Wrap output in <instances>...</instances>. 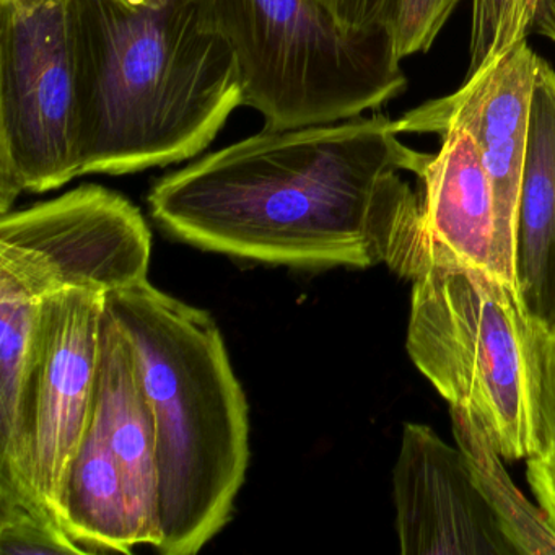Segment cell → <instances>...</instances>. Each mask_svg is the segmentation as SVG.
I'll return each instance as SVG.
<instances>
[{"mask_svg": "<svg viewBox=\"0 0 555 555\" xmlns=\"http://www.w3.org/2000/svg\"><path fill=\"white\" fill-rule=\"evenodd\" d=\"M398 135L382 113L264 128L162 177L149 207L206 251L301 269L389 266L421 196L399 175L417 151Z\"/></svg>", "mask_w": 555, "mask_h": 555, "instance_id": "6da1fadb", "label": "cell"}, {"mask_svg": "<svg viewBox=\"0 0 555 555\" xmlns=\"http://www.w3.org/2000/svg\"><path fill=\"white\" fill-rule=\"evenodd\" d=\"M69 30L82 175L190 160L245 105L235 51L190 0H69Z\"/></svg>", "mask_w": 555, "mask_h": 555, "instance_id": "7a4b0ae2", "label": "cell"}, {"mask_svg": "<svg viewBox=\"0 0 555 555\" xmlns=\"http://www.w3.org/2000/svg\"><path fill=\"white\" fill-rule=\"evenodd\" d=\"M132 350L157 441L164 555L197 554L232 518L249 463V408L216 320L145 281L106 295Z\"/></svg>", "mask_w": 555, "mask_h": 555, "instance_id": "3957f363", "label": "cell"}, {"mask_svg": "<svg viewBox=\"0 0 555 555\" xmlns=\"http://www.w3.org/2000/svg\"><path fill=\"white\" fill-rule=\"evenodd\" d=\"M190 2L235 51L243 100L264 128L346 121L408 87L389 28L344 30L318 0Z\"/></svg>", "mask_w": 555, "mask_h": 555, "instance_id": "277c9868", "label": "cell"}, {"mask_svg": "<svg viewBox=\"0 0 555 555\" xmlns=\"http://www.w3.org/2000/svg\"><path fill=\"white\" fill-rule=\"evenodd\" d=\"M408 352L450 408L467 409L505 460L538 438V336L512 285L463 262L412 281Z\"/></svg>", "mask_w": 555, "mask_h": 555, "instance_id": "5b68a950", "label": "cell"}, {"mask_svg": "<svg viewBox=\"0 0 555 555\" xmlns=\"http://www.w3.org/2000/svg\"><path fill=\"white\" fill-rule=\"evenodd\" d=\"M77 177L69 0H0V214Z\"/></svg>", "mask_w": 555, "mask_h": 555, "instance_id": "8992f818", "label": "cell"}, {"mask_svg": "<svg viewBox=\"0 0 555 555\" xmlns=\"http://www.w3.org/2000/svg\"><path fill=\"white\" fill-rule=\"evenodd\" d=\"M106 295L67 288L35 317L17 418L0 440V482L37 495L57 518L61 487L92 414Z\"/></svg>", "mask_w": 555, "mask_h": 555, "instance_id": "52a82bcc", "label": "cell"}, {"mask_svg": "<svg viewBox=\"0 0 555 555\" xmlns=\"http://www.w3.org/2000/svg\"><path fill=\"white\" fill-rule=\"evenodd\" d=\"M151 255L141 210L99 184L0 214V282L35 300L67 288L131 287L147 279Z\"/></svg>", "mask_w": 555, "mask_h": 555, "instance_id": "ba28073f", "label": "cell"}, {"mask_svg": "<svg viewBox=\"0 0 555 555\" xmlns=\"http://www.w3.org/2000/svg\"><path fill=\"white\" fill-rule=\"evenodd\" d=\"M541 57L528 40L506 51L451 95L395 119L399 134L469 132L492 184L500 255L515 278L516 222L521 197L532 90ZM516 284V282H515Z\"/></svg>", "mask_w": 555, "mask_h": 555, "instance_id": "9c48e42d", "label": "cell"}, {"mask_svg": "<svg viewBox=\"0 0 555 555\" xmlns=\"http://www.w3.org/2000/svg\"><path fill=\"white\" fill-rule=\"evenodd\" d=\"M392 487L401 554L516 555L460 448L428 425H404Z\"/></svg>", "mask_w": 555, "mask_h": 555, "instance_id": "30bf717a", "label": "cell"}, {"mask_svg": "<svg viewBox=\"0 0 555 555\" xmlns=\"http://www.w3.org/2000/svg\"><path fill=\"white\" fill-rule=\"evenodd\" d=\"M437 135L438 154L417 152L411 170L421 181L430 262H463L516 291L515 278L500 255L492 184L476 141L457 128L441 129Z\"/></svg>", "mask_w": 555, "mask_h": 555, "instance_id": "8fae6325", "label": "cell"}, {"mask_svg": "<svg viewBox=\"0 0 555 555\" xmlns=\"http://www.w3.org/2000/svg\"><path fill=\"white\" fill-rule=\"evenodd\" d=\"M90 421L115 454L128 492L138 545H160L157 441L147 392L125 331L105 310Z\"/></svg>", "mask_w": 555, "mask_h": 555, "instance_id": "7c38bea8", "label": "cell"}, {"mask_svg": "<svg viewBox=\"0 0 555 555\" xmlns=\"http://www.w3.org/2000/svg\"><path fill=\"white\" fill-rule=\"evenodd\" d=\"M516 294L541 333L555 336V70L539 61L515 243Z\"/></svg>", "mask_w": 555, "mask_h": 555, "instance_id": "4fadbf2b", "label": "cell"}, {"mask_svg": "<svg viewBox=\"0 0 555 555\" xmlns=\"http://www.w3.org/2000/svg\"><path fill=\"white\" fill-rule=\"evenodd\" d=\"M57 519L87 554L138 545L121 467L92 421L64 477Z\"/></svg>", "mask_w": 555, "mask_h": 555, "instance_id": "5bb4252c", "label": "cell"}, {"mask_svg": "<svg viewBox=\"0 0 555 555\" xmlns=\"http://www.w3.org/2000/svg\"><path fill=\"white\" fill-rule=\"evenodd\" d=\"M456 447L474 486L495 516L516 555H555V531L541 506L532 505L513 483L479 421L467 409L450 408Z\"/></svg>", "mask_w": 555, "mask_h": 555, "instance_id": "9a60e30c", "label": "cell"}, {"mask_svg": "<svg viewBox=\"0 0 555 555\" xmlns=\"http://www.w3.org/2000/svg\"><path fill=\"white\" fill-rule=\"evenodd\" d=\"M0 552L87 554L37 495L8 482H0Z\"/></svg>", "mask_w": 555, "mask_h": 555, "instance_id": "2e32d148", "label": "cell"}, {"mask_svg": "<svg viewBox=\"0 0 555 555\" xmlns=\"http://www.w3.org/2000/svg\"><path fill=\"white\" fill-rule=\"evenodd\" d=\"M529 486L555 531V336H538V438L526 460Z\"/></svg>", "mask_w": 555, "mask_h": 555, "instance_id": "e0dca14e", "label": "cell"}, {"mask_svg": "<svg viewBox=\"0 0 555 555\" xmlns=\"http://www.w3.org/2000/svg\"><path fill=\"white\" fill-rule=\"evenodd\" d=\"M538 0H473L469 69L477 76L531 35Z\"/></svg>", "mask_w": 555, "mask_h": 555, "instance_id": "ac0fdd59", "label": "cell"}, {"mask_svg": "<svg viewBox=\"0 0 555 555\" xmlns=\"http://www.w3.org/2000/svg\"><path fill=\"white\" fill-rule=\"evenodd\" d=\"M461 0H396L389 31L399 60L427 53Z\"/></svg>", "mask_w": 555, "mask_h": 555, "instance_id": "d6986e66", "label": "cell"}, {"mask_svg": "<svg viewBox=\"0 0 555 555\" xmlns=\"http://www.w3.org/2000/svg\"><path fill=\"white\" fill-rule=\"evenodd\" d=\"M347 31L365 34L389 28L396 0H318Z\"/></svg>", "mask_w": 555, "mask_h": 555, "instance_id": "ffe728a7", "label": "cell"}, {"mask_svg": "<svg viewBox=\"0 0 555 555\" xmlns=\"http://www.w3.org/2000/svg\"><path fill=\"white\" fill-rule=\"evenodd\" d=\"M531 34L541 35L555 43V0H538Z\"/></svg>", "mask_w": 555, "mask_h": 555, "instance_id": "44dd1931", "label": "cell"}, {"mask_svg": "<svg viewBox=\"0 0 555 555\" xmlns=\"http://www.w3.org/2000/svg\"><path fill=\"white\" fill-rule=\"evenodd\" d=\"M125 4L132 5V8H144V5L162 4L164 0H121Z\"/></svg>", "mask_w": 555, "mask_h": 555, "instance_id": "7402d4cb", "label": "cell"}]
</instances>
